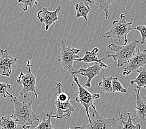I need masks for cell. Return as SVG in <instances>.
<instances>
[{"label": "cell", "mask_w": 146, "mask_h": 129, "mask_svg": "<svg viewBox=\"0 0 146 129\" xmlns=\"http://www.w3.org/2000/svg\"><path fill=\"white\" fill-rule=\"evenodd\" d=\"M69 1H73V0H69Z\"/></svg>", "instance_id": "83f0119b"}, {"label": "cell", "mask_w": 146, "mask_h": 129, "mask_svg": "<svg viewBox=\"0 0 146 129\" xmlns=\"http://www.w3.org/2000/svg\"><path fill=\"white\" fill-rule=\"evenodd\" d=\"M112 79L113 77H111V76H107V77L103 76L102 81L98 83V86L103 91L106 93H113L112 85H111Z\"/></svg>", "instance_id": "ffe728a7"}, {"label": "cell", "mask_w": 146, "mask_h": 129, "mask_svg": "<svg viewBox=\"0 0 146 129\" xmlns=\"http://www.w3.org/2000/svg\"><path fill=\"white\" fill-rule=\"evenodd\" d=\"M74 78V81L76 85L78 86V95L75 99V101L80 103L82 106L85 107L86 115L88 118V121L90 120V117L89 116V111L93 108L96 106L93 104L94 101L96 99H98L100 97V95L99 93H94L92 94L90 93L87 89H86L85 87H83L80 84L78 78L76 75H72Z\"/></svg>", "instance_id": "52a82bcc"}, {"label": "cell", "mask_w": 146, "mask_h": 129, "mask_svg": "<svg viewBox=\"0 0 146 129\" xmlns=\"http://www.w3.org/2000/svg\"><path fill=\"white\" fill-rule=\"evenodd\" d=\"M136 95V104L134 106L135 109V115L131 114L134 116V119L138 118L139 120L146 121V101L144 100L140 96V89L135 88Z\"/></svg>", "instance_id": "4fadbf2b"}, {"label": "cell", "mask_w": 146, "mask_h": 129, "mask_svg": "<svg viewBox=\"0 0 146 129\" xmlns=\"http://www.w3.org/2000/svg\"><path fill=\"white\" fill-rule=\"evenodd\" d=\"M1 129H2V128H1Z\"/></svg>", "instance_id": "f546056e"}, {"label": "cell", "mask_w": 146, "mask_h": 129, "mask_svg": "<svg viewBox=\"0 0 146 129\" xmlns=\"http://www.w3.org/2000/svg\"><path fill=\"white\" fill-rule=\"evenodd\" d=\"M27 69L26 73L20 71V73L16 82L19 85H23V89L19 92V95L23 96L24 98H26L29 92H32L36 96V99L38 98V95L36 91V76L31 71V62L30 60H27Z\"/></svg>", "instance_id": "8992f818"}, {"label": "cell", "mask_w": 146, "mask_h": 129, "mask_svg": "<svg viewBox=\"0 0 146 129\" xmlns=\"http://www.w3.org/2000/svg\"><path fill=\"white\" fill-rule=\"evenodd\" d=\"M126 20V16L123 13H121L119 16V19L113 21L111 29L103 33L102 37L115 39L119 43L123 42V45H126L127 44V35L131 30H134L132 27L133 22H127Z\"/></svg>", "instance_id": "3957f363"}, {"label": "cell", "mask_w": 146, "mask_h": 129, "mask_svg": "<svg viewBox=\"0 0 146 129\" xmlns=\"http://www.w3.org/2000/svg\"><path fill=\"white\" fill-rule=\"evenodd\" d=\"M128 118L126 121L123 119V114H119V118L123 124V129H141V125L139 124H134L133 122V118H131V114L129 112L127 113Z\"/></svg>", "instance_id": "d6986e66"}, {"label": "cell", "mask_w": 146, "mask_h": 129, "mask_svg": "<svg viewBox=\"0 0 146 129\" xmlns=\"http://www.w3.org/2000/svg\"><path fill=\"white\" fill-rule=\"evenodd\" d=\"M141 41L139 40H134L130 44L126 45H116L115 44H110L108 45V48L110 50L115 52L114 55H108V56L101 59V60H105L110 57L113 58L114 61H116L117 67H121L126 64L130 59L136 54L137 52L140 50Z\"/></svg>", "instance_id": "7a4b0ae2"}, {"label": "cell", "mask_w": 146, "mask_h": 129, "mask_svg": "<svg viewBox=\"0 0 146 129\" xmlns=\"http://www.w3.org/2000/svg\"><path fill=\"white\" fill-rule=\"evenodd\" d=\"M61 11V7L58 8L54 11H48L46 8H43L37 13V17L40 22L45 24V30L47 31L51 25L58 20V13Z\"/></svg>", "instance_id": "8fae6325"}, {"label": "cell", "mask_w": 146, "mask_h": 129, "mask_svg": "<svg viewBox=\"0 0 146 129\" xmlns=\"http://www.w3.org/2000/svg\"><path fill=\"white\" fill-rule=\"evenodd\" d=\"M145 89H146V87H145Z\"/></svg>", "instance_id": "f1b7e54d"}, {"label": "cell", "mask_w": 146, "mask_h": 129, "mask_svg": "<svg viewBox=\"0 0 146 129\" xmlns=\"http://www.w3.org/2000/svg\"><path fill=\"white\" fill-rule=\"evenodd\" d=\"M102 67L98 63H95L93 66H90L87 68H80L78 70H75L72 75L79 74L82 76H86L88 78L87 81L83 87L86 88H91L92 87V81L93 78L98 76L102 69Z\"/></svg>", "instance_id": "7c38bea8"}, {"label": "cell", "mask_w": 146, "mask_h": 129, "mask_svg": "<svg viewBox=\"0 0 146 129\" xmlns=\"http://www.w3.org/2000/svg\"><path fill=\"white\" fill-rule=\"evenodd\" d=\"M18 2L23 5V10L24 12L27 11L28 8H33L34 5H38L37 0H18Z\"/></svg>", "instance_id": "d4e9b609"}, {"label": "cell", "mask_w": 146, "mask_h": 129, "mask_svg": "<svg viewBox=\"0 0 146 129\" xmlns=\"http://www.w3.org/2000/svg\"><path fill=\"white\" fill-rule=\"evenodd\" d=\"M11 89V86L10 84L0 82V96L5 99H6L8 97L9 99L13 98L14 96L9 92V91Z\"/></svg>", "instance_id": "44dd1931"}, {"label": "cell", "mask_w": 146, "mask_h": 129, "mask_svg": "<svg viewBox=\"0 0 146 129\" xmlns=\"http://www.w3.org/2000/svg\"><path fill=\"white\" fill-rule=\"evenodd\" d=\"M75 9L76 17H83L86 21H87V16L90 11V7L88 5H86L83 2L77 3L75 5Z\"/></svg>", "instance_id": "e0dca14e"}, {"label": "cell", "mask_w": 146, "mask_h": 129, "mask_svg": "<svg viewBox=\"0 0 146 129\" xmlns=\"http://www.w3.org/2000/svg\"><path fill=\"white\" fill-rule=\"evenodd\" d=\"M126 64L127 66L123 69V75L128 76L132 72H137L140 68L146 65V50H139Z\"/></svg>", "instance_id": "ba28073f"}, {"label": "cell", "mask_w": 146, "mask_h": 129, "mask_svg": "<svg viewBox=\"0 0 146 129\" xmlns=\"http://www.w3.org/2000/svg\"><path fill=\"white\" fill-rule=\"evenodd\" d=\"M68 129H71V128H68ZM74 129H78V127H75Z\"/></svg>", "instance_id": "4316f807"}, {"label": "cell", "mask_w": 146, "mask_h": 129, "mask_svg": "<svg viewBox=\"0 0 146 129\" xmlns=\"http://www.w3.org/2000/svg\"><path fill=\"white\" fill-rule=\"evenodd\" d=\"M54 104L57 107V112H51L47 114L50 116L51 118L55 119H68L73 112H74L75 109L72 104V101H69L66 103H60L58 101H55Z\"/></svg>", "instance_id": "30bf717a"}, {"label": "cell", "mask_w": 146, "mask_h": 129, "mask_svg": "<svg viewBox=\"0 0 146 129\" xmlns=\"http://www.w3.org/2000/svg\"><path fill=\"white\" fill-rule=\"evenodd\" d=\"M46 116L48 117L47 119H45V118H44L43 120L42 121L40 124H39V125H37V126L34 125V127L28 129H55L53 125L52 124V118L47 114H46Z\"/></svg>", "instance_id": "603a6c76"}, {"label": "cell", "mask_w": 146, "mask_h": 129, "mask_svg": "<svg viewBox=\"0 0 146 129\" xmlns=\"http://www.w3.org/2000/svg\"><path fill=\"white\" fill-rule=\"evenodd\" d=\"M90 120L88 125L78 127V129H123L122 126L117 124L118 118H106L98 114L96 107H94L89 111Z\"/></svg>", "instance_id": "277c9868"}, {"label": "cell", "mask_w": 146, "mask_h": 129, "mask_svg": "<svg viewBox=\"0 0 146 129\" xmlns=\"http://www.w3.org/2000/svg\"><path fill=\"white\" fill-rule=\"evenodd\" d=\"M80 51V48L67 46L64 40H61L60 54L57 57V60L60 62L62 67L65 70L70 72L72 75L76 70L73 65L75 61H77L80 58L78 55Z\"/></svg>", "instance_id": "5b68a950"}, {"label": "cell", "mask_w": 146, "mask_h": 129, "mask_svg": "<svg viewBox=\"0 0 146 129\" xmlns=\"http://www.w3.org/2000/svg\"><path fill=\"white\" fill-rule=\"evenodd\" d=\"M1 56L0 57V75L9 77L13 68H16L17 58L8 53L7 50L0 49Z\"/></svg>", "instance_id": "9c48e42d"}, {"label": "cell", "mask_w": 146, "mask_h": 129, "mask_svg": "<svg viewBox=\"0 0 146 129\" xmlns=\"http://www.w3.org/2000/svg\"><path fill=\"white\" fill-rule=\"evenodd\" d=\"M62 84L60 83H58L57 84V101L60 103H66L70 101V97L67 93L62 91L61 89Z\"/></svg>", "instance_id": "7402d4cb"}, {"label": "cell", "mask_w": 146, "mask_h": 129, "mask_svg": "<svg viewBox=\"0 0 146 129\" xmlns=\"http://www.w3.org/2000/svg\"><path fill=\"white\" fill-rule=\"evenodd\" d=\"M111 85H112L113 93L116 92H119L124 94L127 92V89L124 88L117 78H113L112 81H111Z\"/></svg>", "instance_id": "cb8c5ba5"}, {"label": "cell", "mask_w": 146, "mask_h": 129, "mask_svg": "<svg viewBox=\"0 0 146 129\" xmlns=\"http://www.w3.org/2000/svg\"><path fill=\"white\" fill-rule=\"evenodd\" d=\"M18 123L11 116H3L0 119V127L2 129H17Z\"/></svg>", "instance_id": "ac0fdd59"}, {"label": "cell", "mask_w": 146, "mask_h": 129, "mask_svg": "<svg viewBox=\"0 0 146 129\" xmlns=\"http://www.w3.org/2000/svg\"><path fill=\"white\" fill-rule=\"evenodd\" d=\"M91 4H96L99 8L105 13V19H108L109 17L110 6L113 5L114 1L119 0H86Z\"/></svg>", "instance_id": "9a60e30c"}, {"label": "cell", "mask_w": 146, "mask_h": 129, "mask_svg": "<svg viewBox=\"0 0 146 129\" xmlns=\"http://www.w3.org/2000/svg\"><path fill=\"white\" fill-rule=\"evenodd\" d=\"M134 30H137L139 32L141 36V44L143 45L145 43L146 40V25H139L137 26L135 28H134Z\"/></svg>", "instance_id": "484cf974"}, {"label": "cell", "mask_w": 146, "mask_h": 129, "mask_svg": "<svg viewBox=\"0 0 146 129\" xmlns=\"http://www.w3.org/2000/svg\"><path fill=\"white\" fill-rule=\"evenodd\" d=\"M9 101L14 105V110L11 116L23 129L33 127L34 126V121H39V118L32 109L33 99H31L29 103L21 102L16 96H14L9 99Z\"/></svg>", "instance_id": "6da1fadb"}, {"label": "cell", "mask_w": 146, "mask_h": 129, "mask_svg": "<svg viewBox=\"0 0 146 129\" xmlns=\"http://www.w3.org/2000/svg\"><path fill=\"white\" fill-rule=\"evenodd\" d=\"M138 75L135 79L131 80L130 83L131 85L136 84V88L140 89L146 87V65L141 68V70H138Z\"/></svg>", "instance_id": "2e32d148"}, {"label": "cell", "mask_w": 146, "mask_h": 129, "mask_svg": "<svg viewBox=\"0 0 146 129\" xmlns=\"http://www.w3.org/2000/svg\"><path fill=\"white\" fill-rule=\"evenodd\" d=\"M99 48L95 47L92 51H86L85 54L83 58H80L78 59V62H83L86 65H88L90 63L95 62L98 63L102 68H107L108 65L102 62L101 59H98L97 57V53L99 52Z\"/></svg>", "instance_id": "5bb4252c"}]
</instances>
